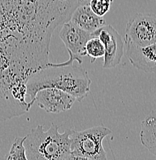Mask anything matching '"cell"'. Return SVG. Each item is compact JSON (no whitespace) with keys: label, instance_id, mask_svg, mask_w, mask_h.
Listing matches in <instances>:
<instances>
[{"label":"cell","instance_id":"obj_6","mask_svg":"<svg viewBox=\"0 0 156 160\" xmlns=\"http://www.w3.org/2000/svg\"><path fill=\"white\" fill-rule=\"evenodd\" d=\"M91 35L93 38H98L105 46L104 69H113L118 66L124 56L125 42L117 30L110 25H105Z\"/></svg>","mask_w":156,"mask_h":160},{"label":"cell","instance_id":"obj_2","mask_svg":"<svg viewBox=\"0 0 156 160\" xmlns=\"http://www.w3.org/2000/svg\"><path fill=\"white\" fill-rule=\"evenodd\" d=\"M69 53V59L61 63L50 62L46 67L31 76L26 82V94L30 96L28 102L31 109L35 98L40 90L54 88L72 95L78 102L88 96L91 80L86 69L75 66L73 61L82 63L81 57Z\"/></svg>","mask_w":156,"mask_h":160},{"label":"cell","instance_id":"obj_11","mask_svg":"<svg viewBox=\"0 0 156 160\" xmlns=\"http://www.w3.org/2000/svg\"><path fill=\"white\" fill-rule=\"evenodd\" d=\"M142 144L156 156V109L152 110L141 123Z\"/></svg>","mask_w":156,"mask_h":160},{"label":"cell","instance_id":"obj_3","mask_svg":"<svg viewBox=\"0 0 156 160\" xmlns=\"http://www.w3.org/2000/svg\"><path fill=\"white\" fill-rule=\"evenodd\" d=\"M59 126L52 123L47 131L38 125L26 136L24 146L29 160H71L72 129L63 133L58 131Z\"/></svg>","mask_w":156,"mask_h":160},{"label":"cell","instance_id":"obj_1","mask_svg":"<svg viewBox=\"0 0 156 160\" xmlns=\"http://www.w3.org/2000/svg\"><path fill=\"white\" fill-rule=\"evenodd\" d=\"M77 0H0V122L28 112L26 82L49 65L52 35Z\"/></svg>","mask_w":156,"mask_h":160},{"label":"cell","instance_id":"obj_8","mask_svg":"<svg viewBox=\"0 0 156 160\" xmlns=\"http://www.w3.org/2000/svg\"><path fill=\"white\" fill-rule=\"evenodd\" d=\"M68 52L79 57L87 56L86 44L92 37L91 33L80 29L71 21L65 22L59 33Z\"/></svg>","mask_w":156,"mask_h":160},{"label":"cell","instance_id":"obj_12","mask_svg":"<svg viewBox=\"0 0 156 160\" xmlns=\"http://www.w3.org/2000/svg\"><path fill=\"white\" fill-rule=\"evenodd\" d=\"M25 139L26 136L15 138L6 160H29L26 156V148L23 144Z\"/></svg>","mask_w":156,"mask_h":160},{"label":"cell","instance_id":"obj_14","mask_svg":"<svg viewBox=\"0 0 156 160\" xmlns=\"http://www.w3.org/2000/svg\"><path fill=\"white\" fill-rule=\"evenodd\" d=\"M114 0H90L89 6L92 11L100 17H104L110 10Z\"/></svg>","mask_w":156,"mask_h":160},{"label":"cell","instance_id":"obj_15","mask_svg":"<svg viewBox=\"0 0 156 160\" xmlns=\"http://www.w3.org/2000/svg\"><path fill=\"white\" fill-rule=\"evenodd\" d=\"M79 5H84V4H88L89 1L88 0H77Z\"/></svg>","mask_w":156,"mask_h":160},{"label":"cell","instance_id":"obj_9","mask_svg":"<svg viewBox=\"0 0 156 160\" xmlns=\"http://www.w3.org/2000/svg\"><path fill=\"white\" fill-rule=\"evenodd\" d=\"M126 56L136 69L148 73H156V43L150 46H137L125 41Z\"/></svg>","mask_w":156,"mask_h":160},{"label":"cell","instance_id":"obj_7","mask_svg":"<svg viewBox=\"0 0 156 160\" xmlns=\"http://www.w3.org/2000/svg\"><path fill=\"white\" fill-rule=\"evenodd\" d=\"M76 98L69 93L54 88L40 90L35 98L38 106L49 113H60L71 109Z\"/></svg>","mask_w":156,"mask_h":160},{"label":"cell","instance_id":"obj_4","mask_svg":"<svg viewBox=\"0 0 156 160\" xmlns=\"http://www.w3.org/2000/svg\"><path fill=\"white\" fill-rule=\"evenodd\" d=\"M111 134V130L104 126L89 128L83 131L73 130L71 138V153L74 157L89 160H107L103 140Z\"/></svg>","mask_w":156,"mask_h":160},{"label":"cell","instance_id":"obj_16","mask_svg":"<svg viewBox=\"0 0 156 160\" xmlns=\"http://www.w3.org/2000/svg\"><path fill=\"white\" fill-rule=\"evenodd\" d=\"M71 160H89V159H83V158H79V157H74V156H73L72 157Z\"/></svg>","mask_w":156,"mask_h":160},{"label":"cell","instance_id":"obj_5","mask_svg":"<svg viewBox=\"0 0 156 160\" xmlns=\"http://www.w3.org/2000/svg\"><path fill=\"white\" fill-rule=\"evenodd\" d=\"M125 41L137 46L156 43V16L136 13L130 18L125 28Z\"/></svg>","mask_w":156,"mask_h":160},{"label":"cell","instance_id":"obj_13","mask_svg":"<svg viewBox=\"0 0 156 160\" xmlns=\"http://www.w3.org/2000/svg\"><path fill=\"white\" fill-rule=\"evenodd\" d=\"M105 46L98 38H91L86 44V54L92 59L94 62L95 59L104 57L105 56Z\"/></svg>","mask_w":156,"mask_h":160},{"label":"cell","instance_id":"obj_10","mask_svg":"<svg viewBox=\"0 0 156 160\" xmlns=\"http://www.w3.org/2000/svg\"><path fill=\"white\" fill-rule=\"evenodd\" d=\"M80 29L93 33L99 28L106 25L103 17L97 16L88 4L79 5L69 19Z\"/></svg>","mask_w":156,"mask_h":160}]
</instances>
